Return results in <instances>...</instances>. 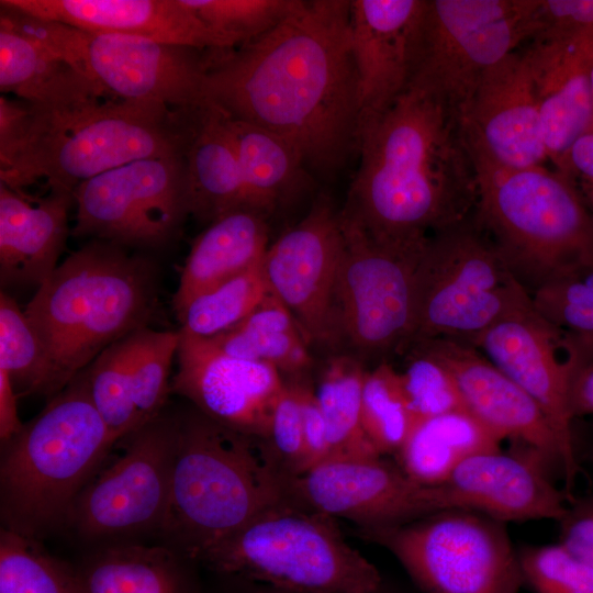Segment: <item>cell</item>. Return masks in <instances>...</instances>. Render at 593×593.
I'll return each mask as SVG.
<instances>
[{
    "label": "cell",
    "mask_w": 593,
    "mask_h": 593,
    "mask_svg": "<svg viewBox=\"0 0 593 593\" xmlns=\"http://www.w3.org/2000/svg\"><path fill=\"white\" fill-rule=\"evenodd\" d=\"M349 19L348 0H301L264 35L212 51L204 101L281 135L307 168L337 170L357 150L360 124Z\"/></svg>",
    "instance_id": "6da1fadb"
},
{
    "label": "cell",
    "mask_w": 593,
    "mask_h": 593,
    "mask_svg": "<svg viewBox=\"0 0 593 593\" xmlns=\"http://www.w3.org/2000/svg\"><path fill=\"white\" fill-rule=\"evenodd\" d=\"M357 150L339 214L376 240L422 249L430 235L474 212L477 171L459 118L434 93L410 85L360 120Z\"/></svg>",
    "instance_id": "7a4b0ae2"
},
{
    "label": "cell",
    "mask_w": 593,
    "mask_h": 593,
    "mask_svg": "<svg viewBox=\"0 0 593 593\" xmlns=\"http://www.w3.org/2000/svg\"><path fill=\"white\" fill-rule=\"evenodd\" d=\"M26 104L24 132L0 160V182L15 190L44 179L51 191L74 193L133 160L183 155L190 133V112L102 89L71 101Z\"/></svg>",
    "instance_id": "3957f363"
},
{
    "label": "cell",
    "mask_w": 593,
    "mask_h": 593,
    "mask_svg": "<svg viewBox=\"0 0 593 593\" xmlns=\"http://www.w3.org/2000/svg\"><path fill=\"white\" fill-rule=\"evenodd\" d=\"M156 287L153 265L111 242L94 239L60 262L24 310L45 351L43 395L53 398L113 343L147 327Z\"/></svg>",
    "instance_id": "277c9868"
},
{
    "label": "cell",
    "mask_w": 593,
    "mask_h": 593,
    "mask_svg": "<svg viewBox=\"0 0 593 593\" xmlns=\"http://www.w3.org/2000/svg\"><path fill=\"white\" fill-rule=\"evenodd\" d=\"M286 472L266 438L197 409L178 417L169 497L159 533L201 560L265 508L287 499Z\"/></svg>",
    "instance_id": "5b68a950"
},
{
    "label": "cell",
    "mask_w": 593,
    "mask_h": 593,
    "mask_svg": "<svg viewBox=\"0 0 593 593\" xmlns=\"http://www.w3.org/2000/svg\"><path fill=\"white\" fill-rule=\"evenodd\" d=\"M115 444L79 373L2 443V528L38 541L66 524L78 494Z\"/></svg>",
    "instance_id": "8992f818"
},
{
    "label": "cell",
    "mask_w": 593,
    "mask_h": 593,
    "mask_svg": "<svg viewBox=\"0 0 593 593\" xmlns=\"http://www.w3.org/2000/svg\"><path fill=\"white\" fill-rule=\"evenodd\" d=\"M473 164L474 215L530 296L593 264V212L572 177L546 165L507 169Z\"/></svg>",
    "instance_id": "52a82bcc"
},
{
    "label": "cell",
    "mask_w": 593,
    "mask_h": 593,
    "mask_svg": "<svg viewBox=\"0 0 593 593\" xmlns=\"http://www.w3.org/2000/svg\"><path fill=\"white\" fill-rule=\"evenodd\" d=\"M211 570L299 593H378L381 575L335 518L289 499L265 508L213 548Z\"/></svg>",
    "instance_id": "ba28073f"
},
{
    "label": "cell",
    "mask_w": 593,
    "mask_h": 593,
    "mask_svg": "<svg viewBox=\"0 0 593 593\" xmlns=\"http://www.w3.org/2000/svg\"><path fill=\"white\" fill-rule=\"evenodd\" d=\"M530 300L473 212L426 242L415 268L407 346L430 338L473 346L492 324Z\"/></svg>",
    "instance_id": "9c48e42d"
},
{
    "label": "cell",
    "mask_w": 593,
    "mask_h": 593,
    "mask_svg": "<svg viewBox=\"0 0 593 593\" xmlns=\"http://www.w3.org/2000/svg\"><path fill=\"white\" fill-rule=\"evenodd\" d=\"M4 24L42 44L119 98L191 111L204 102L210 51L147 38L93 33L0 7Z\"/></svg>",
    "instance_id": "30bf717a"
},
{
    "label": "cell",
    "mask_w": 593,
    "mask_h": 593,
    "mask_svg": "<svg viewBox=\"0 0 593 593\" xmlns=\"http://www.w3.org/2000/svg\"><path fill=\"white\" fill-rule=\"evenodd\" d=\"M357 534L389 550L426 593H517L524 584L505 523L447 510Z\"/></svg>",
    "instance_id": "8fae6325"
},
{
    "label": "cell",
    "mask_w": 593,
    "mask_h": 593,
    "mask_svg": "<svg viewBox=\"0 0 593 593\" xmlns=\"http://www.w3.org/2000/svg\"><path fill=\"white\" fill-rule=\"evenodd\" d=\"M535 0H427L410 85L460 119L484 75L529 40Z\"/></svg>",
    "instance_id": "7c38bea8"
},
{
    "label": "cell",
    "mask_w": 593,
    "mask_h": 593,
    "mask_svg": "<svg viewBox=\"0 0 593 593\" xmlns=\"http://www.w3.org/2000/svg\"><path fill=\"white\" fill-rule=\"evenodd\" d=\"M339 217L345 246L334 294L338 350L362 362L383 361L402 354L411 338L414 275L424 248L380 243Z\"/></svg>",
    "instance_id": "4fadbf2b"
},
{
    "label": "cell",
    "mask_w": 593,
    "mask_h": 593,
    "mask_svg": "<svg viewBox=\"0 0 593 593\" xmlns=\"http://www.w3.org/2000/svg\"><path fill=\"white\" fill-rule=\"evenodd\" d=\"M72 195L75 235L161 247L190 214L184 154L133 160L80 183Z\"/></svg>",
    "instance_id": "5bb4252c"
},
{
    "label": "cell",
    "mask_w": 593,
    "mask_h": 593,
    "mask_svg": "<svg viewBox=\"0 0 593 593\" xmlns=\"http://www.w3.org/2000/svg\"><path fill=\"white\" fill-rule=\"evenodd\" d=\"M177 435L178 417L163 413L119 439L121 452L85 485L66 524L88 539L159 530L169 497Z\"/></svg>",
    "instance_id": "9a60e30c"
},
{
    "label": "cell",
    "mask_w": 593,
    "mask_h": 593,
    "mask_svg": "<svg viewBox=\"0 0 593 593\" xmlns=\"http://www.w3.org/2000/svg\"><path fill=\"white\" fill-rule=\"evenodd\" d=\"M344 246L339 212L321 197L270 244L262 260L269 290L291 312L309 345L331 350H338L334 294Z\"/></svg>",
    "instance_id": "2e32d148"
},
{
    "label": "cell",
    "mask_w": 593,
    "mask_h": 593,
    "mask_svg": "<svg viewBox=\"0 0 593 593\" xmlns=\"http://www.w3.org/2000/svg\"><path fill=\"white\" fill-rule=\"evenodd\" d=\"M493 365L541 409L560 443L564 494L571 496L579 472L570 409L572 366L562 333L534 306L533 300L492 324L473 343Z\"/></svg>",
    "instance_id": "e0dca14e"
},
{
    "label": "cell",
    "mask_w": 593,
    "mask_h": 593,
    "mask_svg": "<svg viewBox=\"0 0 593 593\" xmlns=\"http://www.w3.org/2000/svg\"><path fill=\"white\" fill-rule=\"evenodd\" d=\"M286 496L359 528L402 524L437 513L432 486L412 481L381 459L327 460L286 475Z\"/></svg>",
    "instance_id": "ac0fdd59"
},
{
    "label": "cell",
    "mask_w": 593,
    "mask_h": 593,
    "mask_svg": "<svg viewBox=\"0 0 593 593\" xmlns=\"http://www.w3.org/2000/svg\"><path fill=\"white\" fill-rule=\"evenodd\" d=\"M459 122L473 163L522 169L549 161L524 48L484 75Z\"/></svg>",
    "instance_id": "d6986e66"
},
{
    "label": "cell",
    "mask_w": 593,
    "mask_h": 593,
    "mask_svg": "<svg viewBox=\"0 0 593 593\" xmlns=\"http://www.w3.org/2000/svg\"><path fill=\"white\" fill-rule=\"evenodd\" d=\"M176 357L172 392L224 426L267 437L276 402L286 384L278 369L231 356L209 338L180 333Z\"/></svg>",
    "instance_id": "ffe728a7"
},
{
    "label": "cell",
    "mask_w": 593,
    "mask_h": 593,
    "mask_svg": "<svg viewBox=\"0 0 593 593\" xmlns=\"http://www.w3.org/2000/svg\"><path fill=\"white\" fill-rule=\"evenodd\" d=\"M179 333L136 329L103 350L80 374L118 441L163 414Z\"/></svg>",
    "instance_id": "44dd1931"
},
{
    "label": "cell",
    "mask_w": 593,
    "mask_h": 593,
    "mask_svg": "<svg viewBox=\"0 0 593 593\" xmlns=\"http://www.w3.org/2000/svg\"><path fill=\"white\" fill-rule=\"evenodd\" d=\"M549 468L526 447L516 452L500 448L478 452L433 486L437 508L473 511L504 523L559 522L568 510L567 496L551 481Z\"/></svg>",
    "instance_id": "7402d4cb"
},
{
    "label": "cell",
    "mask_w": 593,
    "mask_h": 593,
    "mask_svg": "<svg viewBox=\"0 0 593 593\" xmlns=\"http://www.w3.org/2000/svg\"><path fill=\"white\" fill-rule=\"evenodd\" d=\"M417 342L449 369L467 412L501 441L514 440L562 473L558 437L539 405L518 384L471 345L448 338Z\"/></svg>",
    "instance_id": "603a6c76"
},
{
    "label": "cell",
    "mask_w": 593,
    "mask_h": 593,
    "mask_svg": "<svg viewBox=\"0 0 593 593\" xmlns=\"http://www.w3.org/2000/svg\"><path fill=\"white\" fill-rule=\"evenodd\" d=\"M427 0H351L349 36L360 120L389 107L411 83Z\"/></svg>",
    "instance_id": "cb8c5ba5"
},
{
    "label": "cell",
    "mask_w": 593,
    "mask_h": 593,
    "mask_svg": "<svg viewBox=\"0 0 593 593\" xmlns=\"http://www.w3.org/2000/svg\"><path fill=\"white\" fill-rule=\"evenodd\" d=\"M0 5L93 33L228 51L180 0H1Z\"/></svg>",
    "instance_id": "d4e9b609"
},
{
    "label": "cell",
    "mask_w": 593,
    "mask_h": 593,
    "mask_svg": "<svg viewBox=\"0 0 593 593\" xmlns=\"http://www.w3.org/2000/svg\"><path fill=\"white\" fill-rule=\"evenodd\" d=\"M548 160L561 171L574 142L593 127V42L527 43Z\"/></svg>",
    "instance_id": "484cf974"
},
{
    "label": "cell",
    "mask_w": 593,
    "mask_h": 593,
    "mask_svg": "<svg viewBox=\"0 0 593 593\" xmlns=\"http://www.w3.org/2000/svg\"><path fill=\"white\" fill-rule=\"evenodd\" d=\"M72 193L32 199L0 182V280L2 286L43 284L58 266L68 232Z\"/></svg>",
    "instance_id": "4316f807"
},
{
    "label": "cell",
    "mask_w": 593,
    "mask_h": 593,
    "mask_svg": "<svg viewBox=\"0 0 593 593\" xmlns=\"http://www.w3.org/2000/svg\"><path fill=\"white\" fill-rule=\"evenodd\" d=\"M184 161L190 214L210 224L248 210L236 149L217 107L204 101L190 112Z\"/></svg>",
    "instance_id": "83f0119b"
},
{
    "label": "cell",
    "mask_w": 593,
    "mask_h": 593,
    "mask_svg": "<svg viewBox=\"0 0 593 593\" xmlns=\"http://www.w3.org/2000/svg\"><path fill=\"white\" fill-rule=\"evenodd\" d=\"M269 246V219L258 212L234 211L208 224L186 259L174 295L176 315L199 294L259 266Z\"/></svg>",
    "instance_id": "f1b7e54d"
},
{
    "label": "cell",
    "mask_w": 593,
    "mask_h": 593,
    "mask_svg": "<svg viewBox=\"0 0 593 593\" xmlns=\"http://www.w3.org/2000/svg\"><path fill=\"white\" fill-rule=\"evenodd\" d=\"M224 115L236 149L247 208L270 219L310 187L305 161L281 135Z\"/></svg>",
    "instance_id": "f546056e"
},
{
    "label": "cell",
    "mask_w": 593,
    "mask_h": 593,
    "mask_svg": "<svg viewBox=\"0 0 593 593\" xmlns=\"http://www.w3.org/2000/svg\"><path fill=\"white\" fill-rule=\"evenodd\" d=\"M187 562L167 545H113L71 568L77 593H195Z\"/></svg>",
    "instance_id": "4dcf8cb0"
},
{
    "label": "cell",
    "mask_w": 593,
    "mask_h": 593,
    "mask_svg": "<svg viewBox=\"0 0 593 593\" xmlns=\"http://www.w3.org/2000/svg\"><path fill=\"white\" fill-rule=\"evenodd\" d=\"M501 440L466 410L423 419L395 455L415 483L440 484L468 457L500 448Z\"/></svg>",
    "instance_id": "1f68e13d"
},
{
    "label": "cell",
    "mask_w": 593,
    "mask_h": 593,
    "mask_svg": "<svg viewBox=\"0 0 593 593\" xmlns=\"http://www.w3.org/2000/svg\"><path fill=\"white\" fill-rule=\"evenodd\" d=\"M101 89L51 51L0 24V90L29 104L76 100Z\"/></svg>",
    "instance_id": "d6a6232c"
},
{
    "label": "cell",
    "mask_w": 593,
    "mask_h": 593,
    "mask_svg": "<svg viewBox=\"0 0 593 593\" xmlns=\"http://www.w3.org/2000/svg\"><path fill=\"white\" fill-rule=\"evenodd\" d=\"M209 339L231 356L266 362L293 377L313 362L295 318L271 291L243 322Z\"/></svg>",
    "instance_id": "836d02e7"
},
{
    "label": "cell",
    "mask_w": 593,
    "mask_h": 593,
    "mask_svg": "<svg viewBox=\"0 0 593 593\" xmlns=\"http://www.w3.org/2000/svg\"><path fill=\"white\" fill-rule=\"evenodd\" d=\"M366 371L362 361L347 354L333 356L323 369L315 393L326 423L327 460L381 457L369 441L361 423Z\"/></svg>",
    "instance_id": "e575fe53"
},
{
    "label": "cell",
    "mask_w": 593,
    "mask_h": 593,
    "mask_svg": "<svg viewBox=\"0 0 593 593\" xmlns=\"http://www.w3.org/2000/svg\"><path fill=\"white\" fill-rule=\"evenodd\" d=\"M532 300L535 309L562 333L571 358L593 356V264L548 282Z\"/></svg>",
    "instance_id": "d590c367"
},
{
    "label": "cell",
    "mask_w": 593,
    "mask_h": 593,
    "mask_svg": "<svg viewBox=\"0 0 593 593\" xmlns=\"http://www.w3.org/2000/svg\"><path fill=\"white\" fill-rule=\"evenodd\" d=\"M262 262L199 294L177 316L182 335L212 338L243 322L269 293Z\"/></svg>",
    "instance_id": "8d00e7d4"
},
{
    "label": "cell",
    "mask_w": 593,
    "mask_h": 593,
    "mask_svg": "<svg viewBox=\"0 0 593 593\" xmlns=\"http://www.w3.org/2000/svg\"><path fill=\"white\" fill-rule=\"evenodd\" d=\"M361 423L369 441L380 456L396 455L417 424L400 371L387 360L366 371Z\"/></svg>",
    "instance_id": "74e56055"
},
{
    "label": "cell",
    "mask_w": 593,
    "mask_h": 593,
    "mask_svg": "<svg viewBox=\"0 0 593 593\" xmlns=\"http://www.w3.org/2000/svg\"><path fill=\"white\" fill-rule=\"evenodd\" d=\"M0 593H77L72 568L37 540L0 532Z\"/></svg>",
    "instance_id": "f35d334b"
},
{
    "label": "cell",
    "mask_w": 593,
    "mask_h": 593,
    "mask_svg": "<svg viewBox=\"0 0 593 593\" xmlns=\"http://www.w3.org/2000/svg\"><path fill=\"white\" fill-rule=\"evenodd\" d=\"M228 49L269 32L288 18L301 0H180Z\"/></svg>",
    "instance_id": "ab89813d"
},
{
    "label": "cell",
    "mask_w": 593,
    "mask_h": 593,
    "mask_svg": "<svg viewBox=\"0 0 593 593\" xmlns=\"http://www.w3.org/2000/svg\"><path fill=\"white\" fill-rule=\"evenodd\" d=\"M0 368L19 395H43L46 358L43 345L25 312L8 293H0Z\"/></svg>",
    "instance_id": "60d3db41"
},
{
    "label": "cell",
    "mask_w": 593,
    "mask_h": 593,
    "mask_svg": "<svg viewBox=\"0 0 593 593\" xmlns=\"http://www.w3.org/2000/svg\"><path fill=\"white\" fill-rule=\"evenodd\" d=\"M402 355L405 362L400 374L417 423L466 410L451 372L422 343L410 344Z\"/></svg>",
    "instance_id": "b9f144b4"
},
{
    "label": "cell",
    "mask_w": 593,
    "mask_h": 593,
    "mask_svg": "<svg viewBox=\"0 0 593 593\" xmlns=\"http://www.w3.org/2000/svg\"><path fill=\"white\" fill-rule=\"evenodd\" d=\"M517 552L524 584L535 593H593V567L560 542Z\"/></svg>",
    "instance_id": "7bdbcfd3"
},
{
    "label": "cell",
    "mask_w": 593,
    "mask_h": 593,
    "mask_svg": "<svg viewBox=\"0 0 593 593\" xmlns=\"http://www.w3.org/2000/svg\"><path fill=\"white\" fill-rule=\"evenodd\" d=\"M266 440L287 475L304 471L305 446L300 381L286 382L276 402Z\"/></svg>",
    "instance_id": "ee69618b"
},
{
    "label": "cell",
    "mask_w": 593,
    "mask_h": 593,
    "mask_svg": "<svg viewBox=\"0 0 593 593\" xmlns=\"http://www.w3.org/2000/svg\"><path fill=\"white\" fill-rule=\"evenodd\" d=\"M527 43L593 42V0H535Z\"/></svg>",
    "instance_id": "f6af8a7d"
},
{
    "label": "cell",
    "mask_w": 593,
    "mask_h": 593,
    "mask_svg": "<svg viewBox=\"0 0 593 593\" xmlns=\"http://www.w3.org/2000/svg\"><path fill=\"white\" fill-rule=\"evenodd\" d=\"M559 523V542L593 567V497L580 500L568 506Z\"/></svg>",
    "instance_id": "bcb514c9"
},
{
    "label": "cell",
    "mask_w": 593,
    "mask_h": 593,
    "mask_svg": "<svg viewBox=\"0 0 593 593\" xmlns=\"http://www.w3.org/2000/svg\"><path fill=\"white\" fill-rule=\"evenodd\" d=\"M301 405L305 446L304 471H307L328 459L329 447L326 423L315 390L304 382H301Z\"/></svg>",
    "instance_id": "7dc6e473"
},
{
    "label": "cell",
    "mask_w": 593,
    "mask_h": 593,
    "mask_svg": "<svg viewBox=\"0 0 593 593\" xmlns=\"http://www.w3.org/2000/svg\"><path fill=\"white\" fill-rule=\"evenodd\" d=\"M561 172L575 180L593 212V127L574 142Z\"/></svg>",
    "instance_id": "c3c4849f"
},
{
    "label": "cell",
    "mask_w": 593,
    "mask_h": 593,
    "mask_svg": "<svg viewBox=\"0 0 593 593\" xmlns=\"http://www.w3.org/2000/svg\"><path fill=\"white\" fill-rule=\"evenodd\" d=\"M570 381V409L573 418L593 414V356L574 360Z\"/></svg>",
    "instance_id": "681fc988"
},
{
    "label": "cell",
    "mask_w": 593,
    "mask_h": 593,
    "mask_svg": "<svg viewBox=\"0 0 593 593\" xmlns=\"http://www.w3.org/2000/svg\"><path fill=\"white\" fill-rule=\"evenodd\" d=\"M29 105L0 96V160L7 158L24 132Z\"/></svg>",
    "instance_id": "f907efd6"
},
{
    "label": "cell",
    "mask_w": 593,
    "mask_h": 593,
    "mask_svg": "<svg viewBox=\"0 0 593 593\" xmlns=\"http://www.w3.org/2000/svg\"><path fill=\"white\" fill-rule=\"evenodd\" d=\"M16 398L7 371L0 368V438L8 441L23 427L18 416Z\"/></svg>",
    "instance_id": "816d5d0a"
},
{
    "label": "cell",
    "mask_w": 593,
    "mask_h": 593,
    "mask_svg": "<svg viewBox=\"0 0 593 593\" xmlns=\"http://www.w3.org/2000/svg\"><path fill=\"white\" fill-rule=\"evenodd\" d=\"M249 593H299V592H291V591H284V590L269 588V590L266 589V590H260V591H253V592H249Z\"/></svg>",
    "instance_id": "f5cc1de1"
},
{
    "label": "cell",
    "mask_w": 593,
    "mask_h": 593,
    "mask_svg": "<svg viewBox=\"0 0 593 593\" xmlns=\"http://www.w3.org/2000/svg\"><path fill=\"white\" fill-rule=\"evenodd\" d=\"M590 80H591V88H592V93H593V64L590 68Z\"/></svg>",
    "instance_id": "db71d44e"
},
{
    "label": "cell",
    "mask_w": 593,
    "mask_h": 593,
    "mask_svg": "<svg viewBox=\"0 0 593 593\" xmlns=\"http://www.w3.org/2000/svg\"><path fill=\"white\" fill-rule=\"evenodd\" d=\"M378 593H380V591Z\"/></svg>",
    "instance_id": "11a10c76"
}]
</instances>
